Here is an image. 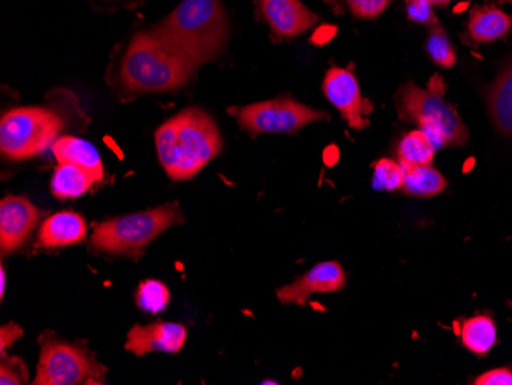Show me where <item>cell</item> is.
Listing matches in <instances>:
<instances>
[{
	"mask_svg": "<svg viewBox=\"0 0 512 385\" xmlns=\"http://www.w3.org/2000/svg\"><path fill=\"white\" fill-rule=\"evenodd\" d=\"M155 148L172 180L194 178L221 152L220 129L206 111L188 108L163 123L155 132Z\"/></svg>",
	"mask_w": 512,
	"mask_h": 385,
	"instance_id": "6da1fadb",
	"label": "cell"
},
{
	"mask_svg": "<svg viewBox=\"0 0 512 385\" xmlns=\"http://www.w3.org/2000/svg\"><path fill=\"white\" fill-rule=\"evenodd\" d=\"M197 65L154 30L137 33L122 59L120 80L131 94L169 93L188 85Z\"/></svg>",
	"mask_w": 512,
	"mask_h": 385,
	"instance_id": "7a4b0ae2",
	"label": "cell"
},
{
	"mask_svg": "<svg viewBox=\"0 0 512 385\" xmlns=\"http://www.w3.org/2000/svg\"><path fill=\"white\" fill-rule=\"evenodd\" d=\"M154 31L200 66L223 53L229 20L221 0H183Z\"/></svg>",
	"mask_w": 512,
	"mask_h": 385,
	"instance_id": "3957f363",
	"label": "cell"
},
{
	"mask_svg": "<svg viewBox=\"0 0 512 385\" xmlns=\"http://www.w3.org/2000/svg\"><path fill=\"white\" fill-rule=\"evenodd\" d=\"M396 106L399 117L422 129L433 140L437 149L467 145V126L456 109L445 100V83L442 77H433L427 88H421L416 83L402 86Z\"/></svg>",
	"mask_w": 512,
	"mask_h": 385,
	"instance_id": "277c9868",
	"label": "cell"
},
{
	"mask_svg": "<svg viewBox=\"0 0 512 385\" xmlns=\"http://www.w3.org/2000/svg\"><path fill=\"white\" fill-rule=\"evenodd\" d=\"M183 220V212L177 203L125 217L111 218L94 226L91 246L103 254L140 258L149 243L174 224L183 223Z\"/></svg>",
	"mask_w": 512,
	"mask_h": 385,
	"instance_id": "5b68a950",
	"label": "cell"
},
{
	"mask_svg": "<svg viewBox=\"0 0 512 385\" xmlns=\"http://www.w3.org/2000/svg\"><path fill=\"white\" fill-rule=\"evenodd\" d=\"M63 128L65 123L51 109H11L0 122V149L8 160L23 162L53 146Z\"/></svg>",
	"mask_w": 512,
	"mask_h": 385,
	"instance_id": "8992f818",
	"label": "cell"
},
{
	"mask_svg": "<svg viewBox=\"0 0 512 385\" xmlns=\"http://www.w3.org/2000/svg\"><path fill=\"white\" fill-rule=\"evenodd\" d=\"M40 359L34 385L103 384L108 369L85 346L60 341L51 332L40 338Z\"/></svg>",
	"mask_w": 512,
	"mask_h": 385,
	"instance_id": "52a82bcc",
	"label": "cell"
},
{
	"mask_svg": "<svg viewBox=\"0 0 512 385\" xmlns=\"http://www.w3.org/2000/svg\"><path fill=\"white\" fill-rule=\"evenodd\" d=\"M229 114L237 117L238 125L250 135L295 134L312 123L330 120L327 112L309 108L290 97L230 108Z\"/></svg>",
	"mask_w": 512,
	"mask_h": 385,
	"instance_id": "ba28073f",
	"label": "cell"
},
{
	"mask_svg": "<svg viewBox=\"0 0 512 385\" xmlns=\"http://www.w3.org/2000/svg\"><path fill=\"white\" fill-rule=\"evenodd\" d=\"M322 89L329 102L341 112L345 122L350 128L361 131L367 128L368 116L373 111V106L364 99L359 88L358 80L352 71L333 66L325 74Z\"/></svg>",
	"mask_w": 512,
	"mask_h": 385,
	"instance_id": "9c48e42d",
	"label": "cell"
},
{
	"mask_svg": "<svg viewBox=\"0 0 512 385\" xmlns=\"http://www.w3.org/2000/svg\"><path fill=\"white\" fill-rule=\"evenodd\" d=\"M40 211L28 198L7 195L0 201V251L13 254L31 237L40 220Z\"/></svg>",
	"mask_w": 512,
	"mask_h": 385,
	"instance_id": "30bf717a",
	"label": "cell"
},
{
	"mask_svg": "<svg viewBox=\"0 0 512 385\" xmlns=\"http://www.w3.org/2000/svg\"><path fill=\"white\" fill-rule=\"evenodd\" d=\"M258 11L275 40L295 39L318 22V16L301 0H258Z\"/></svg>",
	"mask_w": 512,
	"mask_h": 385,
	"instance_id": "8fae6325",
	"label": "cell"
},
{
	"mask_svg": "<svg viewBox=\"0 0 512 385\" xmlns=\"http://www.w3.org/2000/svg\"><path fill=\"white\" fill-rule=\"evenodd\" d=\"M345 286V272L341 264L336 261H325L316 264L315 267L293 281L289 286L281 287L276 292V297L281 303L306 306L313 293L339 292Z\"/></svg>",
	"mask_w": 512,
	"mask_h": 385,
	"instance_id": "7c38bea8",
	"label": "cell"
},
{
	"mask_svg": "<svg viewBox=\"0 0 512 385\" xmlns=\"http://www.w3.org/2000/svg\"><path fill=\"white\" fill-rule=\"evenodd\" d=\"M188 338V330L183 324L158 323L149 326H134L128 333L125 349L138 358L152 352L178 353Z\"/></svg>",
	"mask_w": 512,
	"mask_h": 385,
	"instance_id": "4fadbf2b",
	"label": "cell"
},
{
	"mask_svg": "<svg viewBox=\"0 0 512 385\" xmlns=\"http://www.w3.org/2000/svg\"><path fill=\"white\" fill-rule=\"evenodd\" d=\"M85 237L86 221L82 215L71 211L57 212L42 224L39 246L46 249L73 246L82 243Z\"/></svg>",
	"mask_w": 512,
	"mask_h": 385,
	"instance_id": "5bb4252c",
	"label": "cell"
},
{
	"mask_svg": "<svg viewBox=\"0 0 512 385\" xmlns=\"http://www.w3.org/2000/svg\"><path fill=\"white\" fill-rule=\"evenodd\" d=\"M54 157L57 158L59 165H74L83 169L94 180L100 181L105 177V169H103L102 157L96 146L79 137H71L65 135L56 140L53 145Z\"/></svg>",
	"mask_w": 512,
	"mask_h": 385,
	"instance_id": "9a60e30c",
	"label": "cell"
},
{
	"mask_svg": "<svg viewBox=\"0 0 512 385\" xmlns=\"http://www.w3.org/2000/svg\"><path fill=\"white\" fill-rule=\"evenodd\" d=\"M486 102L496 128L503 135L512 137V57L506 60L499 76L488 89Z\"/></svg>",
	"mask_w": 512,
	"mask_h": 385,
	"instance_id": "2e32d148",
	"label": "cell"
},
{
	"mask_svg": "<svg viewBox=\"0 0 512 385\" xmlns=\"http://www.w3.org/2000/svg\"><path fill=\"white\" fill-rule=\"evenodd\" d=\"M512 30V19L493 5L476 7L471 11L468 36L476 43H491L508 36Z\"/></svg>",
	"mask_w": 512,
	"mask_h": 385,
	"instance_id": "e0dca14e",
	"label": "cell"
},
{
	"mask_svg": "<svg viewBox=\"0 0 512 385\" xmlns=\"http://www.w3.org/2000/svg\"><path fill=\"white\" fill-rule=\"evenodd\" d=\"M447 189V180L431 165L410 166L405 168V180L402 191L410 197L431 198Z\"/></svg>",
	"mask_w": 512,
	"mask_h": 385,
	"instance_id": "ac0fdd59",
	"label": "cell"
},
{
	"mask_svg": "<svg viewBox=\"0 0 512 385\" xmlns=\"http://www.w3.org/2000/svg\"><path fill=\"white\" fill-rule=\"evenodd\" d=\"M459 333L463 346L480 356L490 352L497 341L496 324L488 315H476L463 321Z\"/></svg>",
	"mask_w": 512,
	"mask_h": 385,
	"instance_id": "d6986e66",
	"label": "cell"
},
{
	"mask_svg": "<svg viewBox=\"0 0 512 385\" xmlns=\"http://www.w3.org/2000/svg\"><path fill=\"white\" fill-rule=\"evenodd\" d=\"M96 183L94 177L74 165H59L51 178V192L60 200L79 198Z\"/></svg>",
	"mask_w": 512,
	"mask_h": 385,
	"instance_id": "ffe728a7",
	"label": "cell"
},
{
	"mask_svg": "<svg viewBox=\"0 0 512 385\" xmlns=\"http://www.w3.org/2000/svg\"><path fill=\"white\" fill-rule=\"evenodd\" d=\"M436 151L437 146L434 145L433 140L422 129H414L402 137L396 154H398V162L405 168H410V166L431 165Z\"/></svg>",
	"mask_w": 512,
	"mask_h": 385,
	"instance_id": "44dd1931",
	"label": "cell"
},
{
	"mask_svg": "<svg viewBox=\"0 0 512 385\" xmlns=\"http://www.w3.org/2000/svg\"><path fill=\"white\" fill-rule=\"evenodd\" d=\"M135 301L143 312L157 315L168 307L169 301H171V293L161 281L146 280L138 286Z\"/></svg>",
	"mask_w": 512,
	"mask_h": 385,
	"instance_id": "7402d4cb",
	"label": "cell"
},
{
	"mask_svg": "<svg viewBox=\"0 0 512 385\" xmlns=\"http://www.w3.org/2000/svg\"><path fill=\"white\" fill-rule=\"evenodd\" d=\"M427 53L440 68L448 70L456 65V50L439 22L428 30Z\"/></svg>",
	"mask_w": 512,
	"mask_h": 385,
	"instance_id": "603a6c76",
	"label": "cell"
},
{
	"mask_svg": "<svg viewBox=\"0 0 512 385\" xmlns=\"http://www.w3.org/2000/svg\"><path fill=\"white\" fill-rule=\"evenodd\" d=\"M405 180V166L398 160L381 158L373 172V188L378 191H396L402 189Z\"/></svg>",
	"mask_w": 512,
	"mask_h": 385,
	"instance_id": "cb8c5ba5",
	"label": "cell"
},
{
	"mask_svg": "<svg viewBox=\"0 0 512 385\" xmlns=\"http://www.w3.org/2000/svg\"><path fill=\"white\" fill-rule=\"evenodd\" d=\"M28 382V367L17 356H2L0 364V384L20 385Z\"/></svg>",
	"mask_w": 512,
	"mask_h": 385,
	"instance_id": "d4e9b609",
	"label": "cell"
},
{
	"mask_svg": "<svg viewBox=\"0 0 512 385\" xmlns=\"http://www.w3.org/2000/svg\"><path fill=\"white\" fill-rule=\"evenodd\" d=\"M345 4L358 19H376L387 10L391 0H345Z\"/></svg>",
	"mask_w": 512,
	"mask_h": 385,
	"instance_id": "484cf974",
	"label": "cell"
},
{
	"mask_svg": "<svg viewBox=\"0 0 512 385\" xmlns=\"http://www.w3.org/2000/svg\"><path fill=\"white\" fill-rule=\"evenodd\" d=\"M407 16L411 22L427 25L428 28L437 24L433 5L428 4L427 0H407Z\"/></svg>",
	"mask_w": 512,
	"mask_h": 385,
	"instance_id": "4316f807",
	"label": "cell"
},
{
	"mask_svg": "<svg viewBox=\"0 0 512 385\" xmlns=\"http://www.w3.org/2000/svg\"><path fill=\"white\" fill-rule=\"evenodd\" d=\"M476 385H512V370L493 369L474 379Z\"/></svg>",
	"mask_w": 512,
	"mask_h": 385,
	"instance_id": "83f0119b",
	"label": "cell"
},
{
	"mask_svg": "<svg viewBox=\"0 0 512 385\" xmlns=\"http://www.w3.org/2000/svg\"><path fill=\"white\" fill-rule=\"evenodd\" d=\"M22 336V327L17 326V324L10 323L2 327V330H0V352H2V356H5V350L13 346L17 339L22 338Z\"/></svg>",
	"mask_w": 512,
	"mask_h": 385,
	"instance_id": "f1b7e54d",
	"label": "cell"
},
{
	"mask_svg": "<svg viewBox=\"0 0 512 385\" xmlns=\"http://www.w3.org/2000/svg\"><path fill=\"white\" fill-rule=\"evenodd\" d=\"M428 4L430 5H439V7H445V5L450 4V2H453V0H427Z\"/></svg>",
	"mask_w": 512,
	"mask_h": 385,
	"instance_id": "f546056e",
	"label": "cell"
},
{
	"mask_svg": "<svg viewBox=\"0 0 512 385\" xmlns=\"http://www.w3.org/2000/svg\"><path fill=\"white\" fill-rule=\"evenodd\" d=\"M0 275H2V297H4L5 293V270L2 269V272H0Z\"/></svg>",
	"mask_w": 512,
	"mask_h": 385,
	"instance_id": "4dcf8cb0",
	"label": "cell"
},
{
	"mask_svg": "<svg viewBox=\"0 0 512 385\" xmlns=\"http://www.w3.org/2000/svg\"><path fill=\"white\" fill-rule=\"evenodd\" d=\"M497 2H500V4H509L512 0H497Z\"/></svg>",
	"mask_w": 512,
	"mask_h": 385,
	"instance_id": "1f68e13d",
	"label": "cell"
}]
</instances>
